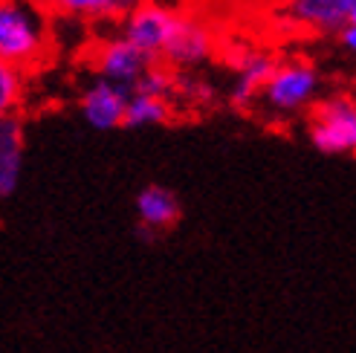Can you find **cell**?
<instances>
[{
	"mask_svg": "<svg viewBox=\"0 0 356 353\" xmlns=\"http://www.w3.org/2000/svg\"><path fill=\"white\" fill-rule=\"evenodd\" d=\"M49 12L41 0H0V64L32 67L47 56Z\"/></svg>",
	"mask_w": 356,
	"mask_h": 353,
	"instance_id": "obj_1",
	"label": "cell"
},
{
	"mask_svg": "<svg viewBox=\"0 0 356 353\" xmlns=\"http://www.w3.org/2000/svg\"><path fill=\"white\" fill-rule=\"evenodd\" d=\"M318 90H322V76L313 61L307 58H284L275 64L270 81H266L261 104L266 113L290 119L316 108Z\"/></svg>",
	"mask_w": 356,
	"mask_h": 353,
	"instance_id": "obj_2",
	"label": "cell"
},
{
	"mask_svg": "<svg viewBox=\"0 0 356 353\" xmlns=\"http://www.w3.org/2000/svg\"><path fill=\"white\" fill-rule=\"evenodd\" d=\"M307 136L322 154H356V99L348 93L318 99L310 110Z\"/></svg>",
	"mask_w": 356,
	"mask_h": 353,
	"instance_id": "obj_3",
	"label": "cell"
},
{
	"mask_svg": "<svg viewBox=\"0 0 356 353\" xmlns=\"http://www.w3.org/2000/svg\"><path fill=\"white\" fill-rule=\"evenodd\" d=\"M180 21H183V12L159 3V0H148V3L131 9L122 17L116 24V32L122 38H128L134 47H139L148 58L163 61Z\"/></svg>",
	"mask_w": 356,
	"mask_h": 353,
	"instance_id": "obj_4",
	"label": "cell"
},
{
	"mask_svg": "<svg viewBox=\"0 0 356 353\" xmlns=\"http://www.w3.org/2000/svg\"><path fill=\"white\" fill-rule=\"evenodd\" d=\"M154 58H148L139 47H134L128 38H122L119 32L102 38L93 52H90V69L96 73V79L113 81L124 90H136V84L142 81V76L151 69Z\"/></svg>",
	"mask_w": 356,
	"mask_h": 353,
	"instance_id": "obj_5",
	"label": "cell"
},
{
	"mask_svg": "<svg viewBox=\"0 0 356 353\" xmlns=\"http://www.w3.org/2000/svg\"><path fill=\"white\" fill-rule=\"evenodd\" d=\"M356 0H278L284 21L301 32L339 35L353 17Z\"/></svg>",
	"mask_w": 356,
	"mask_h": 353,
	"instance_id": "obj_6",
	"label": "cell"
},
{
	"mask_svg": "<svg viewBox=\"0 0 356 353\" xmlns=\"http://www.w3.org/2000/svg\"><path fill=\"white\" fill-rule=\"evenodd\" d=\"M128 101H131V90H124V87H119L113 81L93 79L79 96V110L90 128L116 131V128H124Z\"/></svg>",
	"mask_w": 356,
	"mask_h": 353,
	"instance_id": "obj_7",
	"label": "cell"
},
{
	"mask_svg": "<svg viewBox=\"0 0 356 353\" xmlns=\"http://www.w3.org/2000/svg\"><path fill=\"white\" fill-rule=\"evenodd\" d=\"M211 52H215V38H211L209 26L200 24L197 17L183 15L163 64H168L171 69H194V67L206 64L211 58Z\"/></svg>",
	"mask_w": 356,
	"mask_h": 353,
	"instance_id": "obj_8",
	"label": "cell"
},
{
	"mask_svg": "<svg viewBox=\"0 0 356 353\" xmlns=\"http://www.w3.org/2000/svg\"><path fill=\"white\" fill-rule=\"evenodd\" d=\"M275 58L270 52H243L238 67H235V81H232V90H229V101L235 108H252L255 101H261V93L266 81H270L273 69H275Z\"/></svg>",
	"mask_w": 356,
	"mask_h": 353,
	"instance_id": "obj_9",
	"label": "cell"
},
{
	"mask_svg": "<svg viewBox=\"0 0 356 353\" xmlns=\"http://www.w3.org/2000/svg\"><path fill=\"white\" fill-rule=\"evenodd\" d=\"M136 220L139 226H148L151 232H168L180 223L183 208L177 194L165 186H145L136 194Z\"/></svg>",
	"mask_w": 356,
	"mask_h": 353,
	"instance_id": "obj_10",
	"label": "cell"
},
{
	"mask_svg": "<svg viewBox=\"0 0 356 353\" xmlns=\"http://www.w3.org/2000/svg\"><path fill=\"white\" fill-rule=\"evenodd\" d=\"M24 168V125L17 113L0 119V197H9L17 188Z\"/></svg>",
	"mask_w": 356,
	"mask_h": 353,
	"instance_id": "obj_11",
	"label": "cell"
},
{
	"mask_svg": "<svg viewBox=\"0 0 356 353\" xmlns=\"http://www.w3.org/2000/svg\"><path fill=\"white\" fill-rule=\"evenodd\" d=\"M41 6L67 21H87V24H119V0H41Z\"/></svg>",
	"mask_w": 356,
	"mask_h": 353,
	"instance_id": "obj_12",
	"label": "cell"
},
{
	"mask_svg": "<svg viewBox=\"0 0 356 353\" xmlns=\"http://www.w3.org/2000/svg\"><path fill=\"white\" fill-rule=\"evenodd\" d=\"M174 116L171 99L163 96H148V93H131L128 101V116H124V128H154L165 125Z\"/></svg>",
	"mask_w": 356,
	"mask_h": 353,
	"instance_id": "obj_13",
	"label": "cell"
},
{
	"mask_svg": "<svg viewBox=\"0 0 356 353\" xmlns=\"http://www.w3.org/2000/svg\"><path fill=\"white\" fill-rule=\"evenodd\" d=\"M24 69L12 67V64H0V110L3 113H15L17 104L24 99Z\"/></svg>",
	"mask_w": 356,
	"mask_h": 353,
	"instance_id": "obj_14",
	"label": "cell"
},
{
	"mask_svg": "<svg viewBox=\"0 0 356 353\" xmlns=\"http://www.w3.org/2000/svg\"><path fill=\"white\" fill-rule=\"evenodd\" d=\"M336 38H339V44L350 52V56H356V24H353V21H350L339 35H336Z\"/></svg>",
	"mask_w": 356,
	"mask_h": 353,
	"instance_id": "obj_15",
	"label": "cell"
},
{
	"mask_svg": "<svg viewBox=\"0 0 356 353\" xmlns=\"http://www.w3.org/2000/svg\"><path fill=\"white\" fill-rule=\"evenodd\" d=\"M142 3H148V0H119V12H122V17L128 15L131 9H136V6H142ZM119 17V21H122Z\"/></svg>",
	"mask_w": 356,
	"mask_h": 353,
	"instance_id": "obj_16",
	"label": "cell"
},
{
	"mask_svg": "<svg viewBox=\"0 0 356 353\" xmlns=\"http://www.w3.org/2000/svg\"><path fill=\"white\" fill-rule=\"evenodd\" d=\"M350 21H353V24H356V6H353V17H350Z\"/></svg>",
	"mask_w": 356,
	"mask_h": 353,
	"instance_id": "obj_17",
	"label": "cell"
}]
</instances>
